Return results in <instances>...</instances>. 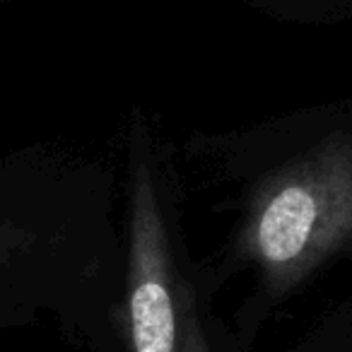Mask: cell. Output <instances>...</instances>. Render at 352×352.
Masks as SVG:
<instances>
[{"label": "cell", "instance_id": "1", "mask_svg": "<svg viewBox=\"0 0 352 352\" xmlns=\"http://www.w3.org/2000/svg\"><path fill=\"white\" fill-rule=\"evenodd\" d=\"M241 246L275 292L352 249V142L331 138L261 188Z\"/></svg>", "mask_w": 352, "mask_h": 352}, {"label": "cell", "instance_id": "2", "mask_svg": "<svg viewBox=\"0 0 352 352\" xmlns=\"http://www.w3.org/2000/svg\"><path fill=\"white\" fill-rule=\"evenodd\" d=\"M126 321L131 352H210L193 299L176 273L155 166L135 131L131 147V246Z\"/></svg>", "mask_w": 352, "mask_h": 352}]
</instances>
